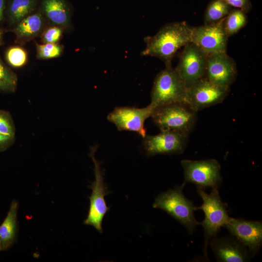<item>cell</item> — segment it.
<instances>
[{"mask_svg":"<svg viewBox=\"0 0 262 262\" xmlns=\"http://www.w3.org/2000/svg\"><path fill=\"white\" fill-rule=\"evenodd\" d=\"M37 58L48 59L59 57L63 51V47L57 43H36Z\"/></svg>","mask_w":262,"mask_h":262,"instance_id":"cb8c5ba5","label":"cell"},{"mask_svg":"<svg viewBox=\"0 0 262 262\" xmlns=\"http://www.w3.org/2000/svg\"><path fill=\"white\" fill-rule=\"evenodd\" d=\"M185 184L176 186L159 194L152 205L167 213L183 226L192 234L196 227L200 224L195 218L194 212L197 210L193 202L186 198L182 189Z\"/></svg>","mask_w":262,"mask_h":262,"instance_id":"7a4b0ae2","label":"cell"},{"mask_svg":"<svg viewBox=\"0 0 262 262\" xmlns=\"http://www.w3.org/2000/svg\"><path fill=\"white\" fill-rule=\"evenodd\" d=\"M223 19L212 24L191 27V42L208 54L226 52L229 37L224 30Z\"/></svg>","mask_w":262,"mask_h":262,"instance_id":"7c38bea8","label":"cell"},{"mask_svg":"<svg viewBox=\"0 0 262 262\" xmlns=\"http://www.w3.org/2000/svg\"><path fill=\"white\" fill-rule=\"evenodd\" d=\"M43 28L44 15L40 10L22 19L15 25L12 31L15 34L17 42H25L40 34Z\"/></svg>","mask_w":262,"mask_h":262,"instance_id":"e0dca14e","label":"cell"},{"mask_svg":"<svg viewBox=\"0 0 262 262\" xmlns=\"http://www.w3.org/2000/svg\"><path fill=\"white\" fill-rule=\"evenodd\" d=\"M188 135L172 131H161L156 135H146L143 138V148L148 156L180 154L184 150Z\"/></svg>","mask_w":262,"mask_h":262,"instance_id":"8fae6325","label":"cell"},{"mask_svg":"<svg viewBox=\"0 0 262 262\" xmlns=\"http://www.w3.org/2000/svg\"><path fill=\"white\" fill-rule=\"evenodd\" d=\"M187 87L172 66L165 67L156 76L151 92L150 104L156 108L173 103H186Z\"/></svg>","mask_w":262,"mask_h":262,"instance_id":"5b68a950","label":"cell"},{"mask_svg":"<svg viewBox=\"0 0 262 262\" xmlns=\"http://www.w3.org/2000/svg\"><path fill=\"white\" fill-rule=\"evenodd\" d=\"M196 113L186 103L178 102L155 108L150 117L160 131L189 135L196 123Z\"/></svg>","mask_w":262,"mask_h":262,"instance_id":"3957f363","label":"cell"},{"mask_svg":"<svg viewBox=\"0 0 262 262\" xmlns=\"http://www.w3.org/2000/svg\"><path fill=\"white\" fill-rule=\"evenodd\" d=\"M16 74L0 59V91L12 93L17 87Z\"/></svg>","mask_w":262,"mask_h":262,"instance_id":"7402d4cb","label":"cell"},{"mask_svg":"<svg viewBox=\"0 0 262 262\" xmlns=\"http://www.w3.org/2000/svg\"><path fill=\"white\" fill-rule=\"evenodd\" d=\"M37 4V0H7L5 12L8 22L15 25L32 14Z\"/></svg>","mask_w":262,"mask_h":262,"instance_id":"d6986e66","label":"cell"},{"mask_svg":"<svg viewBox=\"0 0 262 262\" xmlns=\"http://www.w3.org/2000/svg\"><path fill=\"white\" fill-rule=\"evenodd\" d=\"M229 91V87L215 84L204 77L187 88L186 102L197 112L222 102Z\"/></svg>","mask_w":262,"mask_h":262,"instance_id":"9c48e42d","label":"cell"},{"mask_svg":"<svg viewBox=\"0 0 262 262\" xmlns=\"http://www.w3.org/2000/svg\"><path fill=\"white\" fill-rule=\"evenodd\" d=\"M208 54L193 42L183 47L175 68L187 88L205 77Z\"/></svg>","mask_w":262,"mask_h":262,"instance_id":"ba28073f","label":"cell"},{"mask_svg":"<svg viewBox=\"0 0 262 262\" xmlns=\"http://www.w3.org/2000/svg\"><path fill=\"white\" fill-rule=\"evenodd\" d=\"M247 22L246 13L237 8H232L223 19L224 30L229 38L239 32Z\"/></svg>","mask_w":262,"mask_h":262,"instance_id":"ffe728a7","label":"cell"},{"mask_svg":"<svg viewBox=\"0 0 262 262\" xmlns=\"http://www.w3.org/2000/svg\"><path fill=\"white\" fill-rule=\"evenodd\" d=\"M7 0H0V23H1L4 18L6 9Z\"/></svg>","mask_w":262,"mask_h":262,"instance_id":"f1b7e54d","label":"cell"},{"mask_svg":"<svg viewBox=\"0 0 262 262\" xmlns=\"http://www.w3.org/2000/svg\"><path fill=\"white\" fill-rule=\"evenodd\" d=\"M97 146L90 147L89 156L94 164L95 180L88 187L92 190L90 206L86 218L83 224L95 228L99 233H102V222L105 215L110 211L105 200V196L112 193L104 182V170L101 169L100 163L96 158L95 152Z\"/></svg>","mask_w":262,"mask_h":262,"instance_id":"277c9868","label":"cell"},{"mask_svg":"<svg viewBox=\"0 0 262 262\" xmlns=\"http://www.w3.org/2000/svg\"><path fill=\"white\" fill-rule=\"evenodd\" d=\"M237 75L235 61L226 52L209 54L205 77L213 83L229 87Z\"/></svg>","mask_w":262,"mask_h":262,"instance_id":"5bb4252c","label":"cell"},{"mask_svg":"<svg viewBox=\"0 0 262 262\" xmlns=\"http://www.w3.org/2000/svg\"><path fill=\"white\" fill-rule=\"evenodd\" d=\"M232 7L239 9L246 14L252 9V5L250 0H223Z\"/></svg>","mask_w":262,"mask_h":262,"instance_id":"4316f807","label":"cell"},{"mask_svg":"<svg viewBox=\"0 0 262 262\" xmlns=\"http://www.w3.org/2000/svg\"><path fill=\"white\" fill-rule=\"evenodd\" d=\"M233 8L223 0H212L207 5L204 16V24L217 22L225 18Z\"/></svg>","mask_w":262,"mask_h":262,"instance_id":"44dd1931","label":"cell"},{"mask_svg":"<svg viewBox=\"0 0 262 262\" xmlns=\"http://www.w3.org/2000/svg\"><path fill=\"white\" fill-rule=\"evenodd\" d=\"M1 250H2V248H1V246L0 243V251Z\"/></svg>","mask_w":262,"mask_h":262,"instance_id":"4dcf8cb0","label":"cell"},{"mask_svg":"<svg viewBox=\"0 0 262 262\" xmlns=\"http://www.w3.org/2000/svg\"><path fill=\"white\" fill-rule=\"evenodd\" d=\"M184 177V184L190 182L197 187H211L218 189L222 182L221 166L214 159L198 161L183 160L181 161Z\"/></svg>","mask_w":262,"mask_h":262,"instance_id":"52a82bcc","label":"cell"},{"mask_svg":"<svg viewBox=\"0 0 262 262\" xmlns=\"http://www.w3.org/2000/svg\"><path fill=\"white\" fill-rule=\"evenodd\" d=\"M5 57L8 64L15 68L22 67L27 60L26 51L18 46H13L8 48L6 51Z\"/></svg>","mask_w":262,"mask_h":262,"instance_id":"603a6c76","label":"cell"},{"mask_svg":"<svg viewBox=\"0 0 262 262\" xmlns=\"http://www.w3.org/2000/svg\"><path fill=\"white\" fill-rule=\"evenodd\" d=\"M41 11L54 25L63 29L69 26L71 11L66 0H41Z\"/></svg>","mask_w":262,"mask_h":262,"instance_id":"2e32d148","label":"cell"},{"mask_svg":"<svg viewBox=\"0 0 262 262\" xmlns=\"http://www.w3.org/2000/svg\"><path fill=\"white\" fill-rule=\"evenodd\" d=\"M144 41L146 47L141 55L158 58L165 67L172 66V60L178 50L191 42V27L184 21L169 23L154 35L146 37Z\"/></svg>","mask_w":262,"mask_h":262,"instance_id":"6da1fadb","label":"cell"},{"mask_svg":"<svg viewBox=\"0 0 262 262\" xmlns=\"http://www.w3.org/2000/svg\"><path fill=\"white\" fill-rule=\"evenodd\" d=\"M63 28L53 26L46 29L42 34V39L44 43H57L62 35Z\"/></svg>","mask_w":262,"mask_h":262,"instance_id":"484cf974","label":"cell"},{"mask_svg":"<svg viewBox=\"0 0 262 262\" xmlns=\"http://www.w3.org/2000/svg\"><path fill=\"white\" fill-rule=\"evenodd\" d=\"M15 137L8 136L0 132V152L3 151L13 145Z\"/></svg>","mask_w":262,"mask_h":262,"instance_id":"83f0119b","label":"cell"},{"mask_svg":"<svg viewBox=\"0 0 262 262\" xmlns=\"http://www.w3.org/2000/svg\"><path fill=\"white\" fill-rule=\"evenodd\" d=\"M3 31L0 28V46L2 45L3 43Z\"/></svg>","mask_w":262,"mask_h":262,"instance_id":"f546056e","label":"cell"},{"mask_svg":"<svg viewBox=\"0 0 262 262\" xmlns=\"http://www.w3.org/2000/svg\"><path fill=\"white\" fill-rule=\"evenodd\" d=\"M210 245L218 262H245L250 260L247 248L233 236L213 238Z\"/></svg>","mask_w":262,"mask_h":262,"instance_id":"9a60e30c","label":"cell"},{"mask_svg":"<svg viewBox=\"0 0 262 262\" xmlns=\"http://www.w3.org/2000/svg\"><path fill=\"white\" fill-rule=\"evenodd\" d=\"M197 192L203 200L202 204L196 208L202 210L205 214L201 224L204 228V251L206 252L209 241L217 236L221 228L224 226L230 217L227 213V205L222 201L218 189H212L209 194L204 189L197 187Z\"/></svg>","mask_w":262,"mask_h":262,"instance_id":"8992f818","label":"cell"},{"mask_svg":"<svg viewBox=\"0 0 262 262\" xmlns=\"http://www.w3.org/2000/svg\"><path fill=\"white\" fill-rule=\"evenodd\" d=\"M224 227L247 248L251 256L256 255L262 244L261 221L230 217Z\"/></svg>","mask_w":262,"mask_h":262,"instance_id":"4fadbf2b","label":"cell"},{"mask_svg":"<svg viewBox=\"0 0 262 262\" xmlns=\"http://www.w3.org/2000/svg\"><path fill=\"white\" fill-rule=\"evenodd\" d=\"M18 209V203L14 200L10 205L7 216L0 225V243L2 250L9 248L16 240Z\"/></svg>","mask_w":262,"mask_h":262,"instance_id":"ac0fdd59","label":"cell"},{"mask_svg":"<svg viewBox=\"0 0 262 262\" xmlns=\"http://www.w3.org/2000/svg\"><path fill=\"white\" fill-rule=\"evenodd\" d=\"M154 109L150 103L142 108L118 107L109 114L107 119L115 125L118 131L135 132L143 138L147 135L145 121L151 116Z\"/></svg>","mask_w":262,"mask_h":262,"instance_id":"30bf717a","label":"cell"},{"mask_svg":"<svg viewBox=\"0 0 262 262\" xmlns=\"http://www.w3.org/2000/svg\"><path fill=\"white\" fill-rule=\"evenodd\" d=\"M15 132L14 122L10 114L0 110V132L15 137Z\"/></svg>","mask_w":262,"mask_h":262,"instance_id":"d4e9b609","label":"cell"}]
</instances>
